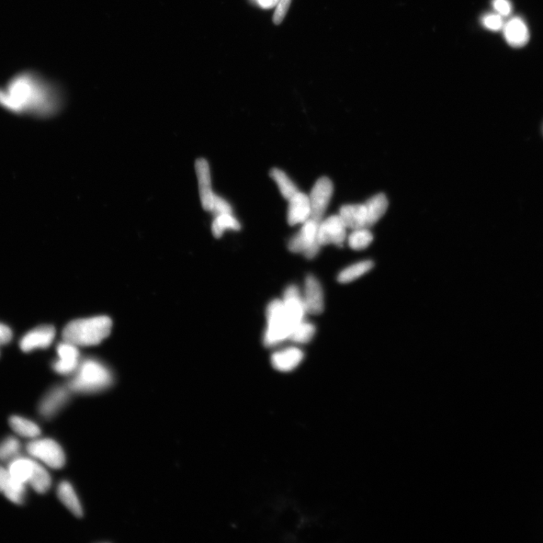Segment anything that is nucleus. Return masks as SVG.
<instances>
[{"label":"nucleus","mask_w":543,"mask_h":543,"mask_svg":"<svg viewBox=\"0 0 543 543\" xmlns=\"http://www.w3.org/2000/svg\"><path fill=\"white\" fill-rule=\"evenodd\" d=\"M0 105L16 112L49 116L59 108L60 98L49 86L22 75L11 81L7 90H0Z\"/></svg>","instance_id":"nucleus-1"},{"label":"nucleus","mask_w":543,"mask_h":543,"mask_svg":"<svg viewBox=\"0 0 543 543\" xmlns=\"http://www.w3.org/2000/svg\"><path fill=\"white\" fill-rule=\"evenodd\" d=\"M112 321L107 316L74 320L68 324L62 333L64 341L76 346H93L100 344L110 334Z\"/></svg>","instance_id":"nucleus-2"},{"label":"nucleus","mask_w":543,"mask_h":543,"mask_svg":"<svg viewBox=\"0 0 543 543\" xmlns=\"http://www.w3.org/2000/svg\"><path fill=\"white\" fill-rule=\"evenodd\" d=\"M389 202L383 194L373 196L364 204L346 205L339 209L341 218L347 229L370 228L377 223L387 212Z\"/></svg>","instance_id":"nucleus-3"},{"label":"nucleus","mask_w":543,"mask_h":543,"mask_svg":"<svg viewBox=\"0 0 543 543\" xmlns=\"http://www.w3.org/2000/svg\"><path fill=\"white\" fill-rule=\"evenodd\" d=\"M113 380L110 369L94 358L81 361L68 383V389L76 393L98 392L108 388Z\"/></svg>","instance_id":"nucleus-4"},{"label":"nucleus","mask_w":543,"mask_h":543,"mask_svg":"<svg viewBox=\"0 0 543 543\" xmlns=\"http://www.w3.org/2000/svg\"><path fill=\"white\" fill-rule=\"evenodd\" d=\"M267 327L264 337L266 346L273 347L289 339L294 325L288 316L282 300L271 301L267 308Z\"/></svg>","instance_id":"nucleus-5"},{"label":"nucleus","mask_w":543,"mask_h":543,"mask_svg":"<svg viewBox=\"0 0 543 543\" xmlns=\"http://www.w3.org/2000/svg\"><path fill=\"white\" fill-rule=\"evenodd\" d=\"M29 455L52 469H59L65 465L62 448L51 438H34L26 446Z\"/></svg>","instance_id":"nucleus-6"},{"label":"nucleus","mask_w":543,"mask_h":543,"mask_svg":"<svg viewBox=\"0 0 543 543\" xmlns=\"http://www.w3.org/2000/svg\"><path fill=\"white\" fill-rule=\"evenodd\" d=\"M303 224L300 230L290 240L288 248L293 253L313 259L319 254L321 247L318 241L320 223L310 218Z\"/></svg>","instance_id":"nucleus-7"},{"label":"nucleus","mask_w":543,"mask_h":543,"mask_svg":"<svg viewBox=\"0 0 543 543\" xmlns=\"http://www.w3.org/2000/svg\"><path fill=\"white\" fill-rule=\"evenodd\" d=\"M333 192L334 185L329 178L322 177L316 181L309 196L311 219L318 223L322 221Z\"/></svg>","instance_id":"nucleus-8"},{"label":"nucleus","mask_w":543,"mask_h":543,"mask_svg":"<svg viewBox=\"0 0 543 543\" xmlns=\"http://www.w3.org/2000/svg\"><path fill=\"white\" fill-rule=\"evenodd\" d=\"M346 230L339 215H332L320 223L318 241L321 246L330 244L341 246L346 239Z\"/></svg>","instance_id":"nucleus-9"},{"label":"nucleus","mask_w":543,"mask_h":543,"mask_svg":"<svg viewBox=\"0 0 543 543\" xmlns=\"http://www.w3.org/2000/svg\"><path fill=\"white\" fill-rule=\"evenodd\" d=\"M57 354L58 359L53 363L54 370L62 375H73L81 363L78 346L64 341L57 347Z\"/></svg>","instance_id":"nucleus-10"},{"label":"nucleus","mask_w":543,"mask_h":543,"mask_svg":"<svg viewBox=\"0 0 543 543\" xmlns=\"http://www.w3.org/2000/svg\"><path fill=\"white\" fill-rule=\"evenodd\" d=\"M55 334L54 327L52 325L34 328L21 338L20 348L24 353H30L38 349H47L52 344Z\"/></svg>","instance_id":"nucleus-11"},{"label":"nucleus","mask_w":543,"mask_h":543,"mask_svg":"<svg viewBox=\"0 0 543 543\" xmlns=\"http://www.w3.org/2000/svg\"><path fill=\"white\" fill-rule=\"evenodd\" d=\"M305 311L311 315H320L325 308L324 292L318 279L309 275L305 280L302 296Z\"/></svg>","instance_id":"nucleus-12"},{"label":"nucleus","mask_w":543,"mask_h":543,"mask_svg":"<svg viewBox=\"0 0 543 543\" xmlns=\"http://www.w3.org/2000/svg\"><path fill=\"white\" fill-rule=\"evenodd\" d=\"M196 171L198 177L199 196L204 209L210 211L215 195L211 186L210 168L208 162L200 158L196 163Z\"/></svg>","instance_id":"nucleus-13"},{"label":"nucleus","mask_w":543,"mask_h":543,"mask_svg":"<svg viewBox=\"0 0 543 543\" xmlns=\"http://www.w3.org/2000/svg\"><path fill=\"white\" fill-rule=\"evenodd\" d=\"M70 390L66 387H55L44 396L39 405L40 415L47 419L59 412L69 399Z\"/></svg>","instance_id":"nucleus-14"},{"label":"nucleus","mask_w":543,"mask_h":543,"mask_svg":"<svg viewBox=\"0 0 543 543\" xmlns=\"http://www.w3.org/2000/svg\"><path fill=\"white\" fill-rule=\"evenodd\" d=\"M288 202V222L291 226L303 223L310 219L311 207L309 196L299 191Z\"/></svg>","instance_id":"nucleus-15"},{"label":"nucleus","mask_w":543,"mask_h":543,"mask_svg":"<svg viewBox=\"0 0 543 543\" xmlns=\"http://www.w3.org/2000/svg\"><path fill=\"white\" fill-rule=\"evenodd\" d=\"M503 29L507 42L513 47H522L529 40L528 28L524 20L520 18L509 19Z\"/></svg>","instance_id":"nucleus-16"},{"label":"nucleus","mask_w":543,"mask_h":543,"mask_svg":"<svg viewBox=\"0 0 543 543\" xmlns=\"http://www.w3.org/2000/svg\"><path fill=\"white\" fill-rule=\"evenodd\" d=\"M303 357L301 349L288 347L274 353L272 356L271 362L275 369L281 372H289L301 363Z\"/></svg>","instance_id":"nucleus-17"},{"label":"nucleus","mask_w":543,"mask_h":543,"mask_svg":"<svg viewBox=\"0 0 543 543\" xmlns=\"http://www.w3.org/2000/svg\"><path fill=\"white\" fill-rule=\"evenodd\" d=\"M35 460L18 456L9 462L8 470L10 477L15 480L28 484Z\"/></svg>","instance_id":"nucleus-18"},{"label":"nucleus","mask_w":543,"mask_h":543,"mask_svg":"<svg viewBox=\"0 0 543 543\" xmlns=\"http://www.w3.org/2000/svg\"><path fill=\"white\" fill-rule=\"evenodd\" d=\"M58 496L61 502L76 517H81L83 514V508L73 488L68 481H62L59 486Z\"/></svg>","instance_id":"nucleus-19"},{"label":"nucleus","mask_w":543,"mask_h":543,"mask_svg":"<svg viewBox=\"0 0 543 543\" xmlns=\"http://www.w3.org/2000/svg\"><path fill=\"white\" fill-rule=\"evenodd\" d=\"M8 423L11 429L23 438L34 439L39 438L41 434L40 426L28 418L18 415L11 416Z\"/></svg>","instance_id":"nucleus-20"},{"label":"nucleus","mask_w":543,"mask_h":543,"mask_svg":"<svg viewBox=\"0 0 543 543\" xmlns=\"http://www.w3.org/2000/svg\"><path fill=\"white\" fill-rule=\"evenodd\" d=\"M31 488L38 494L47 493L51 488V475L41 464L35 460L31 477L28 481Z\"/></svg>","instance_id":"nucleus-21"},{"label":"nucleus","mask_w":543,"mask_h":543,"mask_svg":"<svg viewBox=\"0 0 543 543\" xmlns=\"http://www.w3.org/2000/svg\"><path fill=\"white\" fill-rule=\"evenodd\" d=\"M373 267V264L370 260L356 263L342 270L338 275V281L344 284L352 282L368 273Z\"/></svg>","instance_id":"nucleus-22"},{"label":"nucleus","mask_w":543,"mask_h":543,"mask_svg":"<svg viewBox=\"0 0 543 543\" xmlns=\"http://www.w3.org/2000/svg\"><path fill=\"white\" fill-rule=\"evenodd\" d=\"M241 229V225L239 221H237L233 216L232 214H223L215 217L212 226L211 230L214 237L221 238L223 233L228 230H240Z\"/></svg>","instance_id":"nucleus-23"},{"label":"nucleus","mask_w":543,"mask_h":543,"mask_svg":"<svg viewBox=\"0 0 543 543\" xmlns=\"http://www.w3.org/2000/svg\"><path fill=\"white\" fill-rule=\"evenodd\" d=\"M270 176L276 181L282 197L286 199L289 200L299 192L296 185L279 168L272 169Z\"/></svg>","instance_id":"nucleus-24"},{"label":"nucleus","mask_w":543,"mask_h":543,"mask_svg":"<svg viewBox=\"0 0 543 543\" xmlns=\"http://www.w3.org/2000/svg\"><path fill=\"white\" fill-rule=\"evenodd\" d=\"M315 334V327L313 324L303 320L294 327L289 339L293 343L304 344L309 343Z\"/></svg>","instance_id":"nucleus-25"},{"label":"nucleus","mask_w":543,"mask_h":543,"mask_svg":"<svg viewBox=\"0 0 543 543\" xmlns=\"http://www.w3.org/2000/svg\"><path fill=\"white\" fill-rule=\"evenodd\" d=\"M373 240V234L368 228L356 229L348 236V244L354 250L361 251L368 247Z\"/></svg>","instance_id":"nucleus-26"},{"label":"nucleus","mask_w":543,"mask_h":543,"mask_svg":"<svg viewBox=\"0 0 543 543\" xmlns=\"http://www.w3.org/2000/svg\"><path fill=\"white\" fill-rule=\"evenodd\" d=\"M26 485L11 477L4 494L11 502L21 505L25 501Z\"/></svg>","instance_id":"nucleus-27"},{"label":"nucleus","mask_w":543,"mask_h":543,"mask_svg":"<svg viewBox=\"0 0 543 543\" xmlns=\"http://www.w3.org/2000/svg\"><path fill=\"white\" fill-rule=\"evenodd\" d=\"M21 445L18 438L10 436L0 443V461L11 460L19 455Z\"/></svg>","instance_id":"nucleus-28"},{"label":"nucleus","mask_w":543,"mask_h":543,"mask_svg":"<svg viewBox=\"0 0 543 543\" xmlns=\"http://www.w3.org/2000/svg\"><path fill=\"white\" fill-rule=\"evenodd\" d=\"M482 24L486 29L493 31L500 30L504 26L503 17L497 13L484 16L482 18Z\"/></svg>","instance_id":"nucleus-29"},{"label":"nucleus","mask_w":543,"mask_h":543,"mask_svg":"<svg viewBox=\"0 0 543 543\" xmlns=\"http://www.w3.org/2000/svg\"><path fill=\"white\" fill-rule=\"evenodd\" d=\"M232 208L228 202L221 197L215 195L213 205L210 211L215 217L223 214H232Z\"/></svg>","instance_id":"nucleus-30"},{"label":"nucleus","mask_w":543,"mask_h":543,"mask_svg":"<svg viewBox=\"0 0 543 543\" xmlns=\"http://www.w3.org/2000/svg\"><path fill=\"white\" fill-rule=\"evenodd\" d=\"M291 1L292 0H279L274 16V23L276 25H281V23L285 19Z\"/></svg>","instance_id":"nucleus-31"},{"label":"nucleus","mask_w":543,"mask_h":543,"mask_svg":"<svg viewBox=\"0 0 543 543\" xmlns=\"http://www.w3.org/2000/svg\"><path fill=\"white\" fill-rule=\"evenodd\" d=\"M493 6L496 13L502 17L508 16L512 13L513 6L509 0H494Z\"/></svg>","instance_id":"nucleus-32"},{"label":"nucleus","mask_w":543,"mask_h":543,"mask_svg":"<svg viewBox=\"0 0 543 543\" xmlns=\"http://www.w3.org/2000/svg\"><path fill=\"white\" fill-rule=\"evenodd\" d=\"M13 339V332L11 328L0 322V346L8 344Z\"/></svg>","instance_id":"nucleus-33"},{"label":"nucleus","mask_w":543,"mask_h":543,"mask_svg":"<svg viewBox=\"0 0 543 543\" xmlns=\"http://www.w3.org/2000/svg\"><path fill=\"white\" fill-rule=\"evenodd\" d=\"M11 479L8 469L0 466V492L4 493Z\"/></svg>","instance_id":"nucleus-34"},{"label":"nucleus","mask_w":543,"mask_h":543,"mask_svg":"<svg viewBox=\"0 0 543 543\" xmlns=\"http://www.w3.org/2000/svg\"><path fill=\"white\" fill-rule=\"evenodd\" d=\"M259 4L264 8H271L277 5L279 0H258Z\"/></svg>","instance_id":"nucleus-35"}]
</instances>
